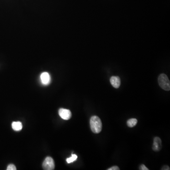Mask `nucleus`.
<instances>
[{
  "mask_svg": "<svg viewBox=\"0 0 170 170\" xmlns=\"http://www.w3.org/2000/svg\"><path fill=\"white\" fill-rule=\"evenodd\" d=\"M90 128L93 133L98 134L102 131V123L101 119L97 116H93L90 119Z\"/></svg>",
  "mask_w": 170,
  "mask_h": 170,
  "instance_id": "nucleus-1",
  "label": "nucleus"
},
{
  "mask_svg": "<svg viewBox=\"0 0 170 170\" xmlns=\"http://www.w3.org/2000/svg\"><path fill=\"white\" fill-rule=\"evenodd\" d=\"M159 86L162 89L166 91L170 90V82L166 75L161 74L158 79Z\"/></svg>",
  "mask_w": 170,
  "mask_h": 170,
  "instance_id": "nucleus-2",
  "label": "nucleus"
},
{
  "mask_svg": "<svg viewBox=\"0 0 170 170\" xmlns=\"http://www.w3.org/2000/svg\"><path fill=\"white\" fill-rule=\"evenodd\" d=\"M43 167L44 170H54L55 168V165L53 158L49 156L46 157L43 162Z\"/></svg>",
  "mask_w": 170,
  "mask_h": 170,
  "instance_id": "nucleus-3",
  "label": "nucleus"
},
{
  "mask_svg": "<svg viewBox=\"0 0 170 170\" xmlns=\"http://www.w3.org/2000/svg\"><path fill=\"white\" fill-rule=\"evenodd\" d=\"M60 116L64 120H68L71 117V113L70 110L66 109L60 108L59 110Z\"/></svg>",
  "mask_w": 170,
  "mask_h": 170,
  "instance_id": "nucleus-4",
  "label": "nucleus"
},
{
  "mask_svg": "<svg viewBox=\"0 0 170 170\" xmlns=\"http://www.w3.org/2000/svg\"><path fill=\"white\" fill-rule=\"evenodd\" d=\"M40 79L41 82L44 85H48L51 82V77L49 74L46 72L41 74Z\"/></svg>",
  "mask_w": 170,
  "mask_h": 170,
  "instance_id": "nucleus-5",
  "label": "nucleus"
},
{
  "mask_svg": "<svg viewBox=\"0 0 170 170\" xmlns=\"http://www.w3.org/2000/svg\"><path fill=\"white\" fill-rule=\"evenodd\" d=\"M161 139L159 137L155 138L154 139V143L153 145V149L155 151L160 150L162 148Z\"/></svg>",
  "mask_w": 170,
  "mask_h": 170,
  "instance_id": "nucleus-6",
  "label": "nucleus"
},
{
  "mask_svg": "<svg viewBox=\"0 0 170 170\" xmlns=\"http://www.w3.org/2000/svg\"><path fill=\"white\" fill-rule=\"evenodd\" d=\"M111 85L115 88H118L121 85L120 78L117 76H113L110 79Z\"/></svg>",
  "mask_w": 170,
  "mask_h": 170,
  "instance_id": "nucleus-7",
  "label": "nucleus"
},
{
  "mask_svg": "<svg viewBox=\"0 0 170 170\" xmlns=\"http://www.w3.org/2000/svg\"><path fill=\"white\" fill-rule=\"evenodd\" d=\"M12 128L15 131H20L22 130V124L21 122H14L12 123Z\"/></svg>",
  "mask_w": 170,
  "mask_h": 170,
  "instance_id": "nucleus-8",
  "label": "nucleus"
},
{
  "mask_svg": "<svg viewBox=\"0 0 170 170\" xmlns=\"http://www.w3.org/2000/svg\"><path fill=\"white\" fill-rule=\"evenodd\" d=\"M137 122L138 121L136 119H130L127 122V124L129 127L132 128L136 126V124H137Z\"/></svg>",
  "mask_w": 170,
  "mask_h": 170,
  "instance_id": "nucleus-9",
  "label": "nucleus"
},
{
  "mask_svg": "<svg viewBox=\"0 0 170 170\" xmlns=\"http://www.w3.org/2000/svg\"><path fill=\"white\" fill-rule=\"evenodd\" d=\"M77 158H78V156H77V155H75V154H72L71 157L66 159V162L68 164H70L71 162H73L75 161H76Z\"/></svg>",
  "mask_w": 170,
  "mask_h": 170,
  "instance_id": "nucleus-10",
  "label": "nucleus"
},
{
  "mask_svg": "<svg viewBox=\"0 0 170 170\" xmlns=\"http://www.w3.org/2000/svg\"><path fill=\"white\" fill-rule=\"evenodd\" d=\"M7 170H17L16 167L13 164H10L7 166Z\"/></svg>",
  "mask_w": 170,
  "mask_h": 170,
  "instance_id": "nucleus-11",
  "label": "nucleus"
},
{
  "mask_svg": "<svg viewBox=\"0 0 170 170\" xmlns=\"http://www.w3.org/2000/svg\"><path fill=\"white\" fill-rule=\"evenodd\" d=\"M139 170H148L149 169L146 167L144 165H141L139 167Z\"/></svg>",
  "mask_w": 170,
  "mask_h": 170,
  "instance_id": "nucleus-12",
  "label": "nucleus"
},
{
  "mask_svg": "<svg viewBox=\"0 0 170 170\" xmlns=\"http://www.w3.org/2000/svg\"><path fill=\"white\" fill-rule=\"evenodd\" d=\"M108 170H120V168H119L117 166H113V167H111V168H109L107 169Z\"/></svg>",
  "mask_w": 170,
  "mask_h": 170,
  "instance_id": "nucleus-13",
  "label": "nucleus"
},
{
  "mask_svg": "<svg viewBox=\"0 0 170 170\" xmlns=\"http://www.w3.org/2000/svg\"><path fill=\"white\" fill-rule=\"evenodd\" d=\"M162 170H170V167H169V166H168L165 165L162 167Z\"/></svg>",
  "mask_w": 170,
  "mask_h": 170,
  "instance_id": "nucleus-14",
  "label": "nucleus"
}]
</instances>
